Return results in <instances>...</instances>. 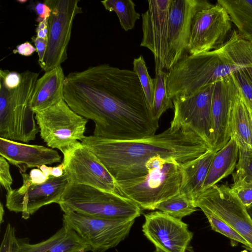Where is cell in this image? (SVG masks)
I'll use <instances>...</instances> for the list:
<instances>
[{"mask_svg":"<svg viewBox=\"0 0 252 252\" xmlns=\"http://www.w3.org/2000/svg\"><path fill=\"white\" fill-rule=\"evenodd\" d=\"M32 39L35 46L38 56V62L39 64L40 65L45 54L47 39H43L37 36H34L32 38Z\"/></svg>","mask_w":252,"mask_h":252,"instance_id":"cell-38","label":"cell"},{"mask_svg":"<svg viewBox=\"0 0 252 252\" xmlns=\"http://www.w3.org/2000/svg\"><path fill=\"white\" fill-rule=\"evenodd\" d=\"M216 152L210 149L181 166L182 181L180 193L195 202L202 191L203 184Z\"/></svg>","mask_w":252,"mask_h":252,"instance_id":"cell-23","label":"cell"},{"mask_svg":"<svg viewBox=\"0 0 252 252\" xmlns=\"http://www.w3.org/2000/svg\"><path fill=\"white\" fill-rule=\"evenodd\" d=\"M195 202L180 193L161 202L156 209L182 219L196 211Z\"/></svg>","mask_w":252,"mask_h":252,"instance_id":"cell-29","label":"cell"},{"mask_svg":"<svg viewBox=\"0 0 252 252\" xmlns=\"http://www.w3.org/2000/svg\"><path fill=\"white\" fill-rule=\"evenodd\" d=\"M142 231L162 252H187L193 237L188 224L181 219L157 211L146 214Z\"/></svg>","mask_w":252,"mask_h":252,"instance_id":"cell-16","label":"cell"},{"mask_svg":"<svg viewBox=\"0 0 252 252\" xmlns=\"http://www.w3.org/2000/svg\"><path fill=\"white\" fill-rule=\"evenodd\" d=\"M34 9L38 16L36 21L39 23L45 19L49 18L51 15V9L45 3H38L35 5Z\"/></svg>","mask_w":252,"mask_h":252,"instance_id":"cell-39","label":"cell"},{"mask_svg":"<svg viewBox=\"0 0 252 252\" xmlns=\"http://www.w3.org/2000/svg\"><path fill=\"white\" fill-rule=\"evenodd\" d=\"M81 142L96 156L116 182L146 175V164L153 157L173 159L182 165L211 149L191 130L170 126L145 138L117 140L92 135Z\"/></svg>","mask_w":252,"mask_h":252,"instance_id":"cell-2","label":"cell"},{"mask_svg":"<svg viewBox=\"0 0 252 252\" xmlns=\"http://www.w3.org/2000/svg\"><path fill=\"white\" fill-rule=\"evenodd\" d=\"M63 99L94 122L96 137L139 139L154 136L159 126L133 70L102 64L70 72L65 77Z\"/></svg>","mask_w":252,"mask_h":252,"instance_id":"cell-1","label":"cell"},{"mask_svg":"<svg viewBox=\"0 0 252 252\" xmlns=\"http://www.w3.org/2000/svg\"><path fill=\"white\" fill-rule=\"evenodd\" d=\"M62 162L69 184L87 185L118 193L114 178L96 156L81 142L63 156Z\"/></svg>","mask_w":252,"mask_h":252,"instance_id":"cell-14","label":"cell"},{"mask_svg":"<svg viewBox=\"0 0 252 252\" xmlns=\"http://www.w3.org/2000/svg\"><path fill=\"white\" fill-rule=\"evenodd\" d=\"M88 245L66 224L47 239L35 244L28 238H16L11 252H88Z\"/></svg>","mask_w":252,"mask_h":252,"instance_id":"cell-20","label":"cell"},{"mask_svg":"<svg viewBox=\"0 0 252 252\" xmlns=\"http://www.w3.org/2000/svg\"><path fill=\"white\" fill-rule=\"evenodd\" d=\"M220 51L232 62L247 67H252V39L242 38L233 30Z\"/></svg>","mask_w":252,"mask_h":252,"instance_id":"cell-26","label":"cell"},{"mask_svg":"<svg viewBox=\"0 0 252 252\" xmlns=\"http://www.w3.org/2000/svg\"><path fill=\"white\" fill-rule=\"evenodd\" d=\"M20 173L23 184L6 193L5 206L11 212L21 213L26 220L44 206L58 204L68 184L64 172L60 177L50 176L46 182L40 184L32 183L29 174Z\"/></svg>","mask_w":252,"mask_h":252,"instance_id":"cell-12","label":"cell"},{"mask_svg":"<svg viewBox=\"0 0 252 252\" xmlns=\"http://www.w3.org/2000/svg\"><path fill=\"white\" fill-rule=\"evenodd\" d=\"M239 157V146L231 136L221 149L216 152L212 160L203 186L202 191L217 185L224 178L232 174L236 167Z\"/></svg>","mask_w":252,"mask_h":252,"instance_id":"cell-24","label":"cell"},{"mask_svg":"<svg viewBox=\"0 0 252 252\" xmlns=\"http://www.w3.org/2000/svg\"><path fill=\"white\" fill-rule=\"evenodd\" d=\"M197 207L221 219L248 243L252 252V219L228 186L217 185L203 190L195 200Z\"/></svg>","mask_w":252,"mask_h":252,"instance_id":"cell-11","label":"cell"},{"mask_svg":"<svg viewBox=\"0 0 252 252\" xmlns=\"http://www.w3.org/2000/svg\"><path fill=\"white\" fill-rule=\"evenodd\" d=\"M247 209L251 218L252 219V205L248 207Z\"/></svg>","mask_w":252,"mask_h":252,"instance_id":"cell-45","label":"cell"},{"mask_svg":"<svg viewBox=\"0 0 252 252\" xmlns=\"http://www.w3.org/2000/svg\"><path fill=\"white\" fill-rule=\"evenodd\" d=\"M38 75L21 73L19 85L12 89L0 83V138L24 143L35 139L39 129L31 101Z\"/></svg>","mask_w":252,"mask_h":252,"instance_id":"cell-4","label":"cell"},{"mask_svg":"<svg viewBox=\"0 0 252 252\" xmlns=\"http://www.w3.org/2000/svg\"><path fill=\"white\" fill-rule=\"evenodd\" d=\"M168 72L160 70L156 73L154 80V95L152 111L154 117L159 120L168 109L174 108L173 100L167 93L166 81Z\"/></svg>","mask_w":252,"mask_h":252,"instance_id":"cell-28","label":"cell"},{"mask_svg":"<svg viewBox=\"0 0 252 252\" xmlns=\"http://www.w3.org/2000/svg\"><path fill=\"white\" fill-rule=\"evenodd\" d=\"M214 84L187 96L172 99L174 117L170 127L191 130L212 149L213 129L211 117Z\"/></svg>","mask_w":252,"mask_h":252,"instance_id":"cell-13","label":"cell"},{"mask_svg":"<svg viewBox=\"0 0 252 252\" xmlns=\"http://www.w3.org/2000/svg\"><path fill=\"white\" fill-rule=\"evenodd\" d=\"M18 1H19V2H22V3H24V2H25L27 1V0H18Z\"/></svg>","mask_w":252,"mask_h":252,"instance_id":"cell-46","label":"cell"},{"mask_svg":"<svg viewBox=\"0 0 252 252\" xmlns=\"http://www.w3.org/2000/svg\"><path fill=\"white\" fill-rule=\"evenodd\" d=\"M202 211L208 219L213 230L228 238L233 243L242 244L249 250V245L246 241L227 223L208 211Z\"/></svg>","mask_w":252,"mask_h":252,"instance_id":"cell-31","label":"cell"},{"mask_svg":"<svg viewBox=\"0 0 252 252\" xmlns=\"http://www.w3.org/2000/svg\"><path fill=\"white\" fill-rule=\"evenodd\" d=\"M230 133L239 148L252 150V112L236 79L231 99Z\"/></svg>","mask_w":252,"mask_h":252,"instance_id":"cell-21","label":"cell"},{"mask_svg":"<svg viewBox=\"0 0 252 252\" xmlns=\"http://www.w3.org/2000/svg\"><path fill=\"white\" fill-rule=\"evenodd\" d=\"M101 2L106 10L116 13L122 28L126 32L133 29L141 16L131 0H105Z\"/></svg>","mask_w":252,"mask_h":252,"instance_id":"cell-27","label":"cell"},{"mask_svg":"<svg viewBox=\"0 0 252 252\" xmlns=\"http://www.w3.org/2000/svg\"><path fill=\"white\" fill-rule=\"evenodd\" d=\"M227 11L239 35L246 40L252 39V0H219Z\"/></svg>","mask_w":252,"mask_h":252,"instance_id":"cell-25","label":"cell"},{"mask_svg":"<svg viewBox=\"0 0 252 252\" xmlns=\"http://www.w3.org/2000/svg\"><path fill=\"white\" fill-rule=\"evenodd\" d=\"M251 112H252H252L251 111Z\"/></svg>","mask_w":252,"mask_h":252,"instance_id":"cell-47","label":"cell"},{"mask_svg":"<svg viewBox=\"0 0 252 252\" xmlns=\"http://www.w3.org/2000/svg\"><path fill=\"white\" fill-rule=\"evenodd\" d=\"M245 101L252 112V81L247 75L244 68L233 74Z\"/></svg>","mask_w":252,"mask_h":252,"instance_id":"cell-34","label":"cell"},{"mask_svg":"<svg viewBox=\"0 0 252 252\" xmlns=\"http://www.w3.org/2000/svg\"><path fill=\"white\" fill-rule=\"evenodd\" d=\"M172 0L148 1L147 10L142 13L143 37L140 46L153 53L156 73L168 69V23Z\"/></svg>","mask_w":252,"mask_h":252,"instance_id":"cell-15","label":"cell"},{"mask_svg":"<svg viewBox=\"0 0 252 252\" xmlns=\"http://www.w3.org/2000/svg\"><path fill=\"white\" fill-rule=\"evenodd\" d=\"M36 36L43 39H47L48 32V18L39 22L36 29Z\"/></svg>","mask_w":252,"mask_h":252,"instance_id":"cell-42","label":"cell"},{"mask_svg":"<svg viewBox=\"0 0 252 252\" xmlns=\"http://www.w3.org/2000/svg\"><path fill=\"white\" fill-rule=\"evenodd\" d=\"M58 204L64 213L103 218L135 220L141 213L136 204L123 195L84 185L68 183Z\"/></svg>","mask_w":252,"mask_h":252,"instance_id":"cell-5","label":"cell"},{"mask_svg":"<svg viewBox=\"0 0 252 252\" xmlns=\"http://www.w3.org/2000/svg\"><path fill=\"white\" fill-rule=\"evenodd\" d=\"M35 51H36V48L30 42H26L18 45L13 52L24 56H30Z\"/></svg>","mask_w":252,"mask_h":252,"instance_id":"cell-41","label":"cell"},{"mask_svg":"<svg viewBox=\"0 0 252 252\" xmlns=\"http://www.w3.org/2000/svg\"><path fill=\"white\" fill-rule=\"evenodd\" d=\"M16 238L14 227L10 223H8L1 243L0 252H11L12 245Z\"/></svg>","mask_w":252,"mask_h":252,"instance_id":"cell-37","label":"cell"},{"mask_svg":"<svg viewBox=\"0 0 252 252\" xmlns=\"http://www.w3.org/2000/svg\"><path fill=\"white\" fill-rule=\"evenodd\" d=\"M135 220L108 219L65 213L67 225L88 245L92 252H105L115 247L128 235Z\"/></svg>","mask_w":252,"mask_h":252,"instance_id":"cell-8","label":"cell"},{"mask_svg":"<svg viewBox=\"0 0 252 252\" xmlns=\"http://www.w3.org/2000/svg\"><path fill=\"white\" fill-rule=\"evenodd\" d=\"M133 70L138 77L147 105L152 111L154 95V80L149 74L145 60L142 56L134 59Z\"/></svg>","mask_w":252,"mask_h":252,"instance_id":"cell-30","label":"cell"},{"mask_svg":"<svg viewBox=\"0 0 252 252\" xmlns=\"http://www.w3.org/2000/svg\"><path fill=\"white\" fill-rule=\"evenodd\" d=\"M212 4L205 0H172L168 23L167 70L186 55L192 23L196 13Z\"/></svg>","mask_w":252,"mask_h":252,"instance_id":"cell-17","label":"cell"},{"mask_svg":"<svg viewBox=\"0 0 252 252\" xmlns=\"http://www.w3.org/2000/svg\"><path fill=\"white\" fill-rule=\"evenodd\" d=\"M79 2L78 0H44L51 9L46 52L39 65L45 72L61 65L67 59L73 22L77 15L83 13Z\"/></svg>","mask_w":252,"mask_h":252,"instance_id":"cell-9","label":"cell"},{"mask_svg":"<svg viewBox=\"0 0 252 252\" xmlns=\"http://www.w3.org/2000/svg\"><path fill=\"white\" fill-rule=\"evenodd\" d=\"M4 214V210L3 209V205L2 203H0V222L1 223L3 222V219Z\"/></svg>","mask_w":252,"mask_h":252,"instance_id":"cell-44","label":"cell"},{"mask_svg":"<svg viewBox=\"0 0 252 252\" xmlns=\"http://www.w3.org/2000/svg\"><path fill=\"white\" fill-rule=\"evenodd\" d=\"M9 164L6 159L0 156V184L6 192L12 189L13 179L10 172Z\"/></svg>","mask_w":252,"mask_h":252,"instance_id":"cell-35","label":"cell"},{"mask_svg":"<svg viewBox=\"0 0 252 252\" xmlns=\"http://www.w3.org/2000/svg\"><path fill=\"white\" fill-rule=\"evenodd\" d=\"M0 156L17 167L20 173H25L29 168L60 162L62 158L54 149L2 138H0Z\"/></svg>","mask_w":252,"mask_h":252,"instance_id":"cell-19","label":"cell"},{"mask_svg":"<svg viewBox=\"0 0 252 252\" xmlns=\"http://www.w3.org/2000/svg\"><path fill=\"white\" fill-rule=\"evenodd\" d=\"M236 168L233 176L252 181V150L239 148Z\"/></svg>","mask_w":252,"mask_h":252,"instance_id":"cell-33","label":"cell"},{"mask_svg":"<svg viewBox=\"0 0 252 252\" xmlns=\"http://www.w3.org/2000/svg\"><path fill=\"white\" fill-rule=\"evenodd\" d=\"M30 178L32 183L40 184L46 182L49 179L43 172L38 168L32 169L29 174Z\"/></svg>","mask_w":252,"mask_h":252,"instance_id":"cell-40","label":"cell"},{"mask_svg":"<svg viewBox=\"0 0 252 252\" xmlns=\"http://www.w3.org/2000/svg\"><path fill=\"white\" fill-rule=\"evenodd\" d=\"M246 68L232 62L219 49L186 55L168 72L167 95L172 99L190 95Z\"/></svg>","mask_w":252,"mask_h":252,"instance_id":"cell-3","label":"cell"},{"mask_svg":"<svg viewBox=\"0 0 252 252\" xmlns=\"http://www.w3.org/2000/svg\"><path fill=\"white\" fill-rule=\"evenodd\" d=\"M65 77L63 69L60 65L45 72L37 79L31 101L35 114L63 99Z\"/></svg>","mask_w":252,"mask_h":252,"instance_id":"cell-22","label":"cell"},{"mask_svg":"<svg viewBox=\"0 0 252 252\" xmlns=\"http://www.w3.org/2000/svg\"><path fill=\"white\" fill-rule=\"evenodd\" d=\"M232 21L220 4L204 8L195 15L187 53L195 55L221 48L231 33Z\"/></svg>","mask_w":252,"mask_h":252,"instance_id":"cell-10","label":"cell"},{"mask_svg":"<svg viewBox=\"0 0 252 252\" xmlns=\"http://www.w3.org/2000/svg\"><path fill=\"white\" fill-rule=\"evenodd\" d=\"M64 171V166L62 162L59 165L55 167H52L51 171V176L60 177L63 175Z\"/></svg>","mask_w":252,"mask_h":252,"instance_id":"cell-43","label":"cell"},{"mask_svg":"<svg viewBox=\"0 0 252 252\" xmlns=\"http://www.w3.org/2000/svg\"><path fill=\"white\" fill-rule=\"evenodd\" d=\"M181 166L169 159L145 176L116 181L118 193L132 200L141 209L156 210L159 203L180 192Z\"/></svg>","mask_w":252,"mask_h":252,"instance_id":"cell-6","label":"cell"},{"mask_svg":"<svg viewBox=\"0 0 252 252\" xmlns=\"http://www.w3.org/2000/svg\"><path fill=\"white\" fill-rule=\"evenodd\" d=\"M230 191L247 209L252 205V181L233 175Z\"/></svg>","mask_w":252,"mask_h":252,"instance_id":"cell-32","label":"cell"},{"mask_svg":"<svg viewBox=\"0 0 252 252\" xmlns=\"http://www.w3.org/2000/svg\"><path fill=\"white\" fill-rule=\"evenodd\" d=\"M235 86L233 74L214 84L211 117L213 129L212 150L217 152L229 141L230 111L232 95Z\"/></svg>","mask_w":252,"mask_h":252,"instance_id":"cell-18","label":"cell"},{"mask_svg":"<svg viewBox=\"0 0 252 252\" xmlns=\"http://www.w3.org/2000/svg\"><path fill=\"white\" fill-rule=\"evenodd\" d=\"M35 118L42 139L49 148L59 150L63 156L86 137L88 120L72 110L64 99L36 113Z\"/></svg>","mask_w":252,"mask_h":252,"instance_id":"cell-7","label":"cell"},{"mask_svg":"<svg viewBox=\"0 0 252 252\" xmlns=\"http://www.w3.org/2000/svg\"><path fill=\"white\" fill-rule=\"evenodd\" d=\"M21 80V73L8 70H0V83L6 88L12 89L17 87Z\"/></svg>","mask_w":252,"mask_h":252,"instance_id":"cell-36","label":"cell"}]
</instances>
